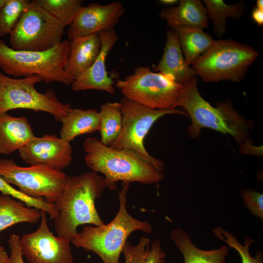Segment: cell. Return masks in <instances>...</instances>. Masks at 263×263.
Wrapping results in <instances>:
<instances>
[{
    "label": "cell",
    "instance_id": "1",
    "mask_svg": "<svg viewBox=\"0 0 263 263\" xmlns=\"http://www.w3.org/2000/svg\"><path fill=\"white\" fill-rule=\"evenodd\" d=\"M106 188L104 177L92 170L67 176L62 195L54 203L59 213L54 222L57 236L71 241L80 225L105 224L95 202L101 198Z\"/></svg>",
    "mask_w": 263,
    "mask_h": 263
},
{
    "label": "cell",
    "instance_id": "2",
    "mask_svg": "<svg viewBox=\"0 0 263 263\" xmlns=\"http://www.w3.org/2000/svg\"><path fill=\"white\" fill-rule=\"evenodd\" d=\"M198 79L195 76L185 83L173 108H184L191 119L188 133L192 138L197 137L203 128L229 134L241 145H250L248 136L253 124L235 110L230 101H220L212 106L201 95Z\"/></svg>",
    "mask_w": 263,
    "mask_h": 263
},
{
    "label": "cell",
    "instance_id": "3",
    "mask_svg": "<svg viewBox=\"0 0 263 263\" xmlns=\"http://www.w3.org/2000/svg\"><path fill=\"white\" fill-rule=\"evenodd\" d=\"M83 147L86 165L92 171L104 175L106 187L111 190L115 189L118 181L150 184L164 177L162 171L133 150L112 148L95 137L86 138Z\"/></svg>",
    "mask_w": 263,
    "mask_h": 263
},
{
    "label": "cell",
    "instance_id": "4",
    "mask_svg": "<svg viewBox=\"0 0 263 263\" xmlns=\"http://www.w3.org/2000/svg\"><path fill=\"white\" fill-rule=\"evenodd\" d=\"M122 186L118 193L119 209L113 219L100 226L85 225L71 240L75 247L96 254L104 263H119L123 247L133 232L149 234L152 230L149 222L139 221L128 212L126 194L130 184L122 183Z\"/></svg>",
    "mask_w": 263,
    "mask_h": 263
},
{
    "label": "cell",
    "instance_id": "5",
    "mask_svg": "<svg viewBox=\"0 0 263 263\" xmlns=\"http://www.w3.org/2000/svg\"><path fill=\"white\" fill-rule=\"evenodd\" d=\"M69 45L66 39L46 51H19L0 39V70L15 78L37 75L46 83L71 85L74 79L65 70Z\"/></svg>",
    "mask_w": 263,
    "mask_h": 263
},
{
    "label": "cell",
    "instance_id": "6",
    "mask_svg": "<svg viewBox=\"0 0 263 263\" xmlns=\"http://www.w3.org/2000/svg\"><path fill=\"white\" fill-rule=\"evenodd\" d=\"M259 53L252 47L231 39L214 40L211 47L191 64L206 82H239Z\"/></svg>",
    "mask_w": 263,
    "mask_h": 263
},
{
    "label": "cell",
    "instance_id": "7",
    "mask_svg": "<svg viewBox=\"0 0 263 263\" xmlns=\"http://www.w3.org/2000/svg\"><path fill=\"white\" fill-rule=\"evenodd\" d=\"M41 81L42 78L37 75L15 78L0 70V113L17 109H28L47 113L55 121L60 122L72 106L60 101L51 89L45 93L38 91L35 85Z\"/></svg>",
    "mask_w": 263,
    "mask_h": 263
},
{
    "label": "cell",
    "instance_id": "8",
    "mask_svg": "<svg viewBox=\"0 0 263 263\" xmlns=\"http://www.w3.org/2000/svg\"><path fill=\"white\" fill-rule=\"evenodd\" d=\"M123 97L153 109H174L183 85L171 77L153 72L146 66L135 68L132 74L116 83Z\"/></svg>",
    "mask_w": 263,
    "mask_h": 263
},
{
    "label": "cell",
    "instance_id": "9",
    "mask_svg": "<svg viewBox=\"0 0 263 263\" xmlns=\"http://www.w3.org/2000/svg\"><path fill=\"white\" fill-rule=\"evenodd\" d=\"M64 28L35 0L30 1L9 34L11 48L19 51L48 50L62 41Z\"/></svg>",
    "mask_w": 263,
    "mask_h": 263
},
{
    "label": "cell",
    "instance_id": "10",
    "mask_svg": "<svg viewBox=\"0 0 263 263\" xmlns=\"http://www.w3.org/2000/svg\"><path fill=\"white\" fill-rule=\"evenodd\" d=\"M122 114V128L116 140L110 146L112 148L130 149L140 154L158 170L163 171V161L151 156L144 146V139L153 124L167 114L188 115L185 110L179 109H153L123 97L119 102Z\"/></svg>",
    "mask_w": 263,
    "mask_h": 263
},
{
    "label": "cell",
    "instance_id": "11",
    "mask_svg": "<svg viewBox=\"0 0 263 263\" xmlns=\"http://www.w3.org/2000/svg\"><path fill=\"white\" fill-rule=\"evenodd\" d=\"M0 177L23 194L51 204L62 195L67 178L62 171L43 166L20 167L7 159H0Z\"/></svg>",
    "mask_w": 263,
    "mask_h": 263
},
{
    "label": "cell",
    "instance_id": "12",
    "mask_svg": "<svg viewBox=\"0 0 263 263\" xmlns=\"http://www.w3.org/2000/svg\"><path fill=\"white\" fill-rule=\"evenodd\" d=\"M40 211V223L35 231L20 237L23 256L29 263H74L71 241L56 236L48 225L46 212Z\"/></svg>",
    "mask_w": 263,
    "mask_h": 263
},
{
    "label": "cell",
    "instance_id": "13",
    "mask_svg": "<svg viewBox=\"0 0 263 263\" xmlns=\"http://www.w3.org/2000/svg\"><path fill=\"white\" fill-rule=\"evenodd\" d=\"M125 11L119 1L106 5L93 3L83 6L69 26L68 40L113 30Z\"/></svg>",
    "mask_w": 263,
    "mask_h": 263
},
{
    "label": "cell",
    "instance_id": "14",
    "mask_svg": "<svg viewBox=\"0 0 263 263\" xmlns=\"http://www.w3.org/2000/svg\"><path fill=\"white\" fill-rule=\"evenodd\" d=\"M19 152L21 159L29 166L58 171L68 167L73 159L70 143L51 134L36 136Z\"/></svg>",
    "mask_w": 263,
    "mask_h": 263
},
{
    "label": "cell",
    "instance_id": "15",
    "mask_svg": "<svg viewBox=\"0 0 263 263\" xmlns=\"http://www.w3.org/2000/svg\"><path fill=\"white\" fill-rule=\"evenodd\" d=\"M98 35L101 44L100 53L91 67L75 79L71 85V88L75 92L95 90L113 94L115 92L114 81L108 75L106 61L110 51L118 41V37L114 30Z\"/></svg>",
    "mask_w": 263,
    "mask_h": 263
},
{
    "label": "cell",
    "instance_id": "16",
    "mask_svg": "<svg viewBox=\"0 0 263 263\" xmlns=\"http://www.w3.org/2000/svg\"><path fill=\"white\" fill-rule=\"evenodd\" d=\"M155 72L171 77L176 82L184 85L197 76L194 70L185 60L175 30L170 28L166 33V42L161 58L153 66Z\"/></svg>",
    "mask_w": 263,
    "mask_h": 263
},
{
    "label": "cell",
    "instance_id": "17",
    "mask_svg": "<svg viewBox=\"0 0 263 263\" xmlns=\"http://www.w3.org/2000/svg\"><path fill=\"white\" fill-rule=\"evenodd\" d=\"M158 16L174 30L181 27L203 29L208 25L207 9L200 0H181L177 6L161 9Z\"/></svg>",
    "mask_w": 263,
    "mask_h": 263
},
{
    "label": "cell",
    "instance_id": "18",
    "mask_svg": "<svg viewBox=\"0 0 263 263\" xmlns=\"http://www.w3.org/2000/svg\"><path fill=\"white\" fill-rule=\"evenodd\" d=\"M98 34L81 37L70 41L65 71L75 80L94 62L101 50Z\"/></svg>",
    "mask_w": 263,
    "mask_h": 263
},
{
    "label": "cell",
    "instance_id": "19",
    "mask_svg": "<svg viewBox=\"0 0 263 263\" xmlns=\"http://www.w3.org/2000/svg\"><path fill=\"white\" fill-rule=\"evenodd\" d=\"M35 137L26 117L0 113V154L9 155L19 150Z\"/></svg>",
    "mask_w": 263,
    "mask_h": 263
},
{
    "label": "cell",
    "instance_id": "20",
    "mask_svg": "<svg viewBox=\"0 0 263 263\" xmlns=\"http://www.w3.org/2000/svg\"><path fill=\"white\" fill-rule=\"evenodd\" d=\"M170 237L182 254L184 263H226L229 252L227 245L212 250H203L196 247L191 238L180 228L173 229Z\"/></svg>",
    "mask_w": 263,
    "mask_h": 263
},
{
    "label": "cell",
    "instance_id": "21",
    "mask_svg": "<svg viewBox=\"0 0 263 263\" xmlns=\"http://www.w3.org/2000/svg\"><path fill=\"white\" fill-rule=\"evenodd\" d=\"M60 137L70 143L76 137L99 130V113L94 109H73L61 119Z\"/></svg>",
    "mask_w": 263,
    "mask_h": 263
},
{
    "label": "cell",
    "instance_id": "22",
    "mask_svg": "<svg viewBox=\"0 0 263 263\" xmlns=\"http://www.w3.org/2000/svg\"><path fill=\"white\" fill-rule=\"evenodd\" d=\"M40 219L39 209L11 196L0 195V232L17 224L35 223Z\"/></svg>",
    "mask_w": 263,
    "mask_h": 263
},
{
    "label": "cell",
    "instance_id": "23",
    "mask_svg": "<svg viewBox=\"0 0 263 263\" xmlns=\"http://www.w3.org/2000/svg\"><path fill=\"white\" fill-rule=\"evenodd\" d=\"M175 30L185 62L188 66L207 51L214 42L212 36L202 29L181 27Z\"/></svg>",
    "mask_w": 263,
    "mask_h": 263
},
{
    "label": "cell",
    "instance_id": "24",
    "mask_svg": "<svg viewBox=\"0 0 263 263\" xmlns=\"http://www.w3.org/2000/svg\"><path fill=\"white\" fill-rule=\"evenodd\" d=\"M207 15L213 24L214 33L221 37L226 31L227 18L237 19L241 18L245 8V3L240 2L231 5L222 0H204Z\"/></svg>",
    "mask_w": 263,
    "mask_h": 263
},
{
    "label": "cell",
    "instance_id": "25",
    "mask_svg": "<svg viewBox=\"0 0 263 263\" xmlns=\"http://www.w3.org/2000/svg\"><path fill=\"white\" fill-rule=\"evenodd\" d=\"M99 128L101 142L109 146L118 137L122 128V114L119 102H107L100 106Z\"/></svg>",
    "mask_w": 263,
    "mask_h": 263
},
{
    "label": "cell",
    "instance_id": "26",
    "mask_svg": "<svg viewBox=\"0 0 263 263\" xmlns=\"http://www.w3.org/2000/svg\"><path fill=\"white\" fill-rule=\"evenodd\" d=\"M65 27L70 26L83 6L81 0H35Z\"/></svg>",
    "mask_w": 263,
    "mask_h": 263
},
{
    "label": "cell",
    "instance_id": "27",
    "mask_svg": "<svg viewBox=\"0 0 263 263\" xmlns=\"http://www.w3.org/2000/svg\"><path fill=\"white\" fill-rule=\"evenodd\" d=\"M213 233L215 237L226 243L228 246L233 248L239 253L242 263H263V255L261 252H257L254 257L250 253L249 247L254 242L250 237H245L244 244H242L231 233L222 227L213 229Z\"/></svg>",
    "mask_w": 263,
    "mask_h": 263
},
{
    "label": "cell",
    "instance_id": "28",
    "mask_svg": "<svg viewBox=\"0 0 263 263\" xmlns=\"http://www.w3.org/2000/svg\"><path fill=\"white\" fill-rule=\"evenodd\" d=\"M30 0H7L0 10V37L10 34Z\"/></svg>",
    "mask_w": 263,
    "mask_h": 263
},
{
    "label": "cell",
    "instance_id": "29",
    "mask_svg": "<svg viewBox=\"0 0 263 263\" xmlns=\"http://www.w3.org/2000/svg\"><path fill=\"white\" fill-rule=\"evenodd\" d=\"M0 191L2 195H8L23 202L28 207H34L48 213L54 220L59 215L54 204L46 202L42 199L29 197L15 188L0 177Z\"/></svg>",
    "mask_w": 263,
    "mask_h": 263
},
{
    "label": "cell",
    "instance_id": "30",
    "mask_svg": "<svg viewBox=\"0 0 263 263\" xmlns=\"http://www.w3.org/2000/svg\"><path fill=\"white\" fill-rule=\"evenodd\" d=\"M241 195L245 207L255 217L263 219V194L251 189H242Z\"/></svg>",
    "mask_w": 263,
    "mask_h": 263
},
{
    "label": "cell",
    "instance_id": "31",
    "mask_svg": "<svg viewBox=\"0 0 263 263\" xmlns=\"http://www.w3.org/2000/svg\"><path fill=\"white\" fill-rule=\"evenodd\" d=\"M150 242V239L145 237H141L136 245H132L127 242L122 250L125 263H142L146 251L149 247Z\"/></svg>",
    "mask_w": 263,
    "mask_h": 263
},
{
    "label": "cell",
    "instance_id": "32",
    "mask_svg": "<svg viewBox=\"0 0 263 263\" xmlns=\"http://www.w3.org/2000/svg\"><path fill=\"white\" fill-rule=\"evenodd\" d=\"M165 256L160 241L157 238L151 243V248H147L142 263H165Z\"/></svg>",
    "mask_w": 263,
    "mask_h": 263
},
{
    "label": "cell",
    "instance_id": "33",
    "mask_svg": "<svg viewBox=\"0 0 263 263\" xmlns=\"http://www.w3.org/2000/svg\"><path fill=\"white\" fill-rule=\"evenodd\" d=\"M8 243L11 250L9 257V263H24L21 251L19 236L15 234H11Z\"/></svg>",
    "mask_w": 263,
    "mask_h": 263
},
{
    "label": "cell",
    "instance_id": "34",
    "mask_svg": "<svg viewBox=\"0 0 263 263\" xmlns=\"http://www.w3.org/2000/svg\"><path fill=\"white\" fill-rule=\"evenodd\" d=\"M253 20L259 26L263 25V10L257 8H254L252 13Z\"/></svg>",
    "mask_w": 263,
    "mask_h": 263
},
{
    "label": "cell",
    "instance_id": "35",
    "mask_svg": "<svg viewBox=\"0 0 263 263\" xmlns=\"http://www.w3.org/2000/svg\"><path fill=\"white\" fill-rule=\"evenodd\" d=\"M9 257L4 247L0 245V263H9Z\"/></svg>",
    "mask_w": 263,
    "mask_h": 263
},
{
    "label": "cell",
    "instance_id": "36",
    "mask_svg": "<svg viewBox=\"0 0 263 263\" xmlns=\"http://www.w3.org/2000/svg\"><path fill=\"white\" fill-rule=\"evenodd\" d=\"M159 3L165 5H174L179 2L178 0H160Z\"/></svg>",
    "mask_w": 263,
    "mask_h": 263
},
{
    "label": "cell",
    "instance_id": "37",
    "mask_svg": "<svg viewBox=\"0 0 263 263\" xmlns=\"http://www.w3.org/2000/svg\"><path fill=\"white\" fill-rule=\"evenodd\" d=\"M256 8L261 10H263V0H256Z\"/></svg>",
    "mask_w": 263,
    "mask_h": 263
}]
</instances>
